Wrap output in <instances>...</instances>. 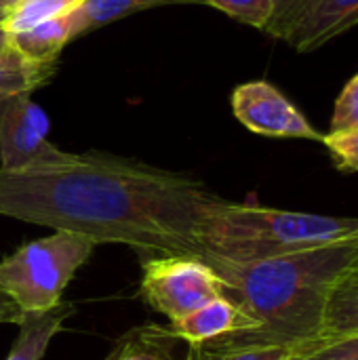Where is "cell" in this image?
Returning <instances> with one entry per match:
<instances>
[{"mask_svg": "<svg viewBox=\"0 0 358 360\" xmlns=\"http://www.w3.org/2000/svg\"><path fill=\"white\" fill-rule=\"evenodd\" d=\"M23 312L19 310V306L11 300V295L0 287V323H8V325H19Z\"/></svg>", "mask_w": 358, "mask_h": 360, "instance_id": "cell-23", "label": "cell"}, {"mask_svg": "<svg viewBox=\"0 0 358 360\" xmlns=\"http://www.w3.org/2000/svg\"><path fill=\"white\" fill-rule=\"evenodd\" d=\"M6 49H11V44H8V32H6L4 23H0V51H6Z\"/></svg>", "mask_w": 358, "mask_h": 360, "instance_id": "cell-24", "label": "cell"}, {"mask_svg": "<svg viewBox=\"0 0 358 360\" xmlns=\"http://www.w3.org/2000/svg\"><path fill=\"white\" fill-rule=\"evenodd\" d=\"M141 297L169 321L181 319L205 304L224 297L217 272L194 255H152L141 264Z\"/></svg>", "mask_w": 358, "mask_h": 360, "instance_id": "cell-5", "label": "cell"}, {"mask_svg": "<svg viewBox=\"0 0 358 360\" xmlns=\"http://www.w3.org/2000/svg\"><path fill=\"white\" fill-rule=\"evenodd\" d=\"M55 72V63H34L13 49L0 51V99L15 93H34Z\"/></svg>", "mask_w": 358, "mask_h": 360, "instance_id": "cell-15", "label": "cell"}, {"mask_svg": "<svg viewBox=\"0 0 358 360\" xmlns=\"http://www.w3.org/2000/svg\"><path fill=\"white\" fill-rule=\"evenodd\" d=\"M74 314V306L61 302L49 312L23 314L19 321V335L6 360H42L51 340L59 333L61 325Z\"/></svg>", "mask_w": 358, "mask_h": 360, "instance_id": "cell-12", "label": "cell"}, {"mask_svg": "<svg viewBox=\"0 0 358 360\" xmlns=\"http://www.w3.org/2000/svg\"><path fill=\"white\" fill-rule=\"evenodd\" d=\"M205 262L222 278L224 297L236 304L255 323V329L200 348L319 344L329 291L358 262V238L253 264Z\"/></svg>", "mask_w": 358, "mask_h": 360, "instance_id": "cell-2", "label": "cell"}, {"mask_svg": "<svg viewBox=\"0 0 358 360\" xmlns=\"http://www.w3.org/2000/svg\"><path fill=\"white\" fill-rule=\"evenodd\" d=\"M95 247L89 236L72 232L32 240L0 262V287L23 314L49 312L61 304L65 287Z\"/></svg>", "mask_w": 358, "mask_h": 360, "instance_id": "cell-4", "label": "cell"}, {"mask_svg": "<svg viewBox=\"0 0 358 360\" xmlns=\"http://www.w3.org/2000/svg\"><path fill=\"white\" fill-rule=\"evenodd\" d=\"M8 2H11V4H13V6H15V4H17V2H19V0H8Z\"/></svg>", "mask_w": 358, "mask_h": 360, "instance_id": "cell-27", "label": "cell"}, {"mask_svg": "<svg viewBox=\"0 0 358 360\" xmlns=\"http://www.w3.org/2000/svg\"><path fill=\"white\" fill-rule=\"evenodd\" d=\"M253 329L255 323L228 297H217L181 319H173L167 327L175 340H184L190 346H207Z\"/></svg>", "mask_w": 358, "mask_h": 360, "instance_id": "cell-8", "label": "cell"}, {"mask_svg": "<svg viewBox=\"0 0 358 360\" xmlns=\"http://www.w3.org/2000/svg\"><path fill=\"white\" fill-rule=\"evenodd\" d=\"M357 264H358V262H357Z\"/></svg>", "mask_w": 358, "mask_h": 360, "instance_id": "cell-28", "label": "cell"}, {"mask_svg": "<svg viewBox=\"0 0 358 360\" xmlns=\"http://www.w3.org/2000/svg\"><path fill=\"white\" fill-rule=\"evenodd\" d=\"M76 38L74 13L40 21L27 30L8 34V44L15 53L34 63H55L61 49Z\"/></svg>", "mask_w": 358, "mask_h": 360, "instance_id": "cell-10", "label": "cell"}, {"mask_svg": "<svg viewBox=\"0 0 358 360\" xmlns=\"http://www.w3.org/2000/svg\"><path fill=\"white\" fill-rule=\"evenodd\" d=\"M312 0H270L272 4V15L264 27L266 34L287 40L291 36V32L295 30V25L300 23L302 15L306 13L308 4Z\"/></svg>", "mask_w": 358, "mask_h": 360, "instance_id": "cell-19", "label": "cell"}, {"mask_svg": "<svg viewBox=\"0 0 358 360\" xmlns=\"http://www.w3.org/2000/svg\"><path fill=\"white\" fill-rule=\"evenodd\" d=\"M70 156L49 141V118L32 93L0 99V171L40 169L59 165Z\"/></svg>", "mask_w": 358, "mask_h": 360, "instance_id": "cell-6", "label": "cell"}, {"mask_svg": "<svg viewBox=\"0 0 358 360\" xmlns=\"http://www.w3.org/2000/svg\"><path fill=\"white\" fill-rule=\"evenodd\" d=\"M6 15H8V11H0V23H4Z\"/></svg>", "mask_w": 358, "mask_h": 360, "instance_id": "cell-26", "label": "cell"}, {"mask_svg": "<svg viewBox=\"0 0 358 360\" xmlns=\"http://www.w3.org/2000/svg\"><path fill=\"white\" fill-rule=\"evenodd\" d=\"M11 8H13V4L8 0H0V11H11Z\"/></svg>", "mask_w": 358, "mask_h": 360, "instance_id": "cell-25", "label": "cell"}, {"mask_svg": "<svg viewBox=\"0 0 358 360\" xmlns=\"http://www.w3.org/2000/svg\"><path fill=\"white\" fill-rule=\"evenodd\" d=\"M306 360H358V335L335 342H319Z\"/></svg>", "mask_w": 358, "mask_h": 360, "instance_id": "cell-22", "label": "cell"}, {"mask_svg": "<svg viewBox=\"0 0 358 360\" xmlns=\"http://www.w3.org/2000/svg\"><path fill=\"white\" fill-rule=\"evenodd\" d=\"M317 344L304 346H234V348H200L190 346L184 360H306Z\"/></svg>", "mask_w": 358, "mask_h": 360, "instance_id": "cell-16", "label": "cell"}, {"mask_svg": "<svg viewBox=\"0 0 358 360\" xmlns=\"http://www.w3.org/2000/svg\"><path fill=\"white\" fill-rule=\"evenodd\" d=\"M323 143L340 171L358 173V129L329 131L323 135Z\"/></svg>", "mask_w": 358, "mask_h": 360, "instance_id": "cell-20", "label": "cell"}, {"mask_svg": "<svg viewBox=\"0 0 358 360\" xmlns=\"http://www.w3.org/2000/svg\"><path fill=\"white\" fill-rule=\"evenodd\" d=\"M173 340L167 327L146 325L127 333L106 360H175Z\"/></svg>", "mask_w": 358, "mask_h": 360, "instance_id": "cell-14", "label": "cell"}, {"mask_svg": "<svg viewBox=\"0 0 358 360\" xmlns=\"http://www.w3.org/2000/svg\"><path fill=\"white\" fill-rule=\"evenodd\" d=\"M352 129H358V74L340 93L331 118V131H352Z\"/></svg>", "mask_w": 358, "mask_h": 360, "instance_id": "cell-21", "label": "cell"}, {"mask_svg": "<svg viewBox=\"0 0 358 360\" xmlns=\"http://www.w3.org/2000/svg\"><path fill=\"white\" fill-rule=\"evenodd\" d=\"M222 202L203 181L110 154L0 171V215L152 255L203 257L200 224Z\"/></svg>", "mask_w": 358, "mask_h": 360, "instance_id": "cell-1", "label": "cell"}, {"mask_svg": "<svg viewBox=\"0 0 358 360\" xmlns=\"http://www.w3.org/2000/svg\"><path fill=\"white\" fill-rule=\"evenodd\" d=\"M358 335V264L350 266L331 287L319 342H335Z\"/></svg>", "mask_w": 358, "mask_h": 360, "instance_id": "cell-11", "label": "cell"}, {"mask_svg": "<svg viewBox=\"0 0 358 360\" xmlns=\"http://www.w3.org/2000/svg\"><path fill=\"white\" fill-rule=\"evenodd\" d=\"M205 4L257 30H264L272 15L270 0H205Z\"/></svg>", "mask_w": 358, "mask_h": 360, "instance_id": "cell-18", "label": "cell"}, {"mask_svg": "<svg viewBox=\"0 0 358 360\" xmlns=\"http://www.w3.org/2000/svg\"><path fill=\"white\" fill-rule=\"evenodd\" d=\"M84 0H19L6 15L4 27L8 34L27 30L40 21L74 13Z\"/></svg>", "mask_w": 358, "mask_h": 360, "instance_id": "cell-17", "label": "cell"}, {"mask_svg": "<svg viewBox=\"0 0 358 360\" xmlns=\"http://www.w3.org/2000/svg\"><path fill=\"white\" fill-rule=\"evenodd\" d=\"M169 4H205V0H84L74 11L76 38L133 13Z\"/></svg>", "mask_w": 358, "mask_h": 360, "instance_id": "cell-13", "label": "cell"}, {"mask_svg": "<svg viewBox=\"0 0 358 360\" xmlns=\"http://www.w3.org/2000/svg\"><path fill=\"white\" fill-rule=\"evenodd\" d=\"M358 238L357 217H327L222 198L200 224L203 259L253 264L310 247Z\"/></svg>", "mask_w": 358, "mask_h": 360, "instance_id": "cell-3", "label": "cell"}, {"mask_svg": "<svg viewBox=\"0 0 358 360\" xmlns=\"http://www.w3.org/2000/svg\"><path fill=\"white\" fill-rule=\"evenodd\" d=\"M358 25V0H312L287 38L298 53H310Z\"/></svg>", "mask_w": 358, "mask_h": 360, "instance_id": "cell-9", "label": "cell"}, {"mask_svg": "<svg viewBox=\"0 0 358 360\" xmlns=\"http://www.w3.org/2000/svg\"><path fill=\"white\" fill-rule=\"evenodd\" d=\"M232 112L243 127L264 137H291L323 141L306 116L270 82L251 80L234 89Z\"/></svg>", "mask_w": 358, "mask_h": 360, "instance_id": "cell-7", "label": "cell"}]
</instances>
